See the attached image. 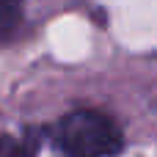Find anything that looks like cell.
<instances>
[{
    "mask_svg": "<svg viewBox=\"0 0 157 157\" xmlns=\"http://www.w3.org/2000/svg\"><path fill=\"white\" fill-rule=\"evenodd\" d=\"M22 17V0H0V39L11 36Z\"/></svg>",
    "mask_w": 157,
    "mask_h": 157,
    "instance_id": "2",
    "label": "cell"
},
{
    "mask_svg": "<svg viewBox=\"0 0 157 157\" xmlns=\"http://www.w3.org/2000/svg\"><path fill=\"white\" fill-rule=\"evenodd\" d=\"M55 149L63 157H113L121 152V130L97 110H75L55 127Z\"/></svg>",
    "mask_w": 157,
    "mask_h": 157,
    "instance_id": "1",
    "label": "cell"
},
{
    "mask_svg": "<svg viewBox=\"0 0 157 157\" xmlns=\"http://www.w3.org/2000/svg\"><path fill=\"white\" fill-rule=\"evenodd\" d=\"M33 152L36 146L28 138H11V135L0 138V157H33Z\"/></svg>",
    "mask_w": 157,
    "mask_h": 157,
    "instance_id": "3",
    "label": "cell"
}]
</instances>
